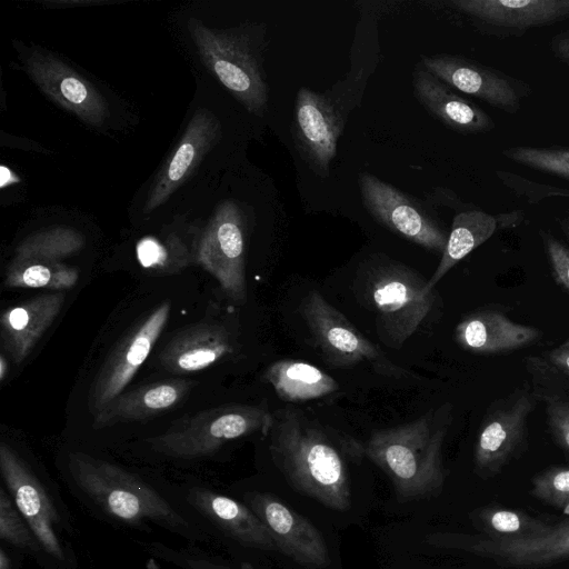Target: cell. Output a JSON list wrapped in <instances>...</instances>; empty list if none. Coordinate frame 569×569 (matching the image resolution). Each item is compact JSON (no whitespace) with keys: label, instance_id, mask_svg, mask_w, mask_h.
Instances as JSON below:
<instances>
[{"label":"cell","instance_id":"cell-13","mask_svg":"<svg viewBox=\"0 0 569 569\" xmlns=\"http://www.w3.org/2000/svg\"><path fill=\"white\" fill-rule=\"evenodd\" d=\"M0 470L8 493L42 551L58 563H67L61 519L51 497L21 457L4 441L0 445Z\"/></svg>","mask_w":569,"mask_h":569},{"label":"cell","instance_id":"cell-6","mask_svg":"<svg viewBox=\"0 0 569 569\" xmlns=\"http://www.w3.org/2000/svg\"><path fill=\"white\" fill-rule=\"evenodd\" d=\"M222 137L223 126L217 112L208 104L192 107L178 141L139 196V213L149 218L173 204L174 199L178 201V196H186L187 187H194L209 169L210 157Z\"/></svg>","mask_w":569,"mask_h":569},{"label":"cell","instance_id":"cell-12","mask_svg":"<svg viewBox=\"0 0 569 569\" xmlns=\"http://www.w3.org/2000/svg\"><path fill=\"white\" fill-rule=\"evenodd\" d=\"M430 543L462 550L505 568L538 569L569 560V517L528 539L495 541L480 535L439 533L430 538Z\"/></svg>","mask_w":569,"mask_h":569},{"label":"cell","instance_id":"cell-14","mask_svg":"<svg viewBox=\"0 0 569 569\" xmlns=\"http://www.w3.org/2000/svg\"><path fill=\"white\" fill-rule=\"evenodd\" d=\"M359 188L365 207L379 223L427 250L442 254L448 234L410 197L367 172L359 174Z\"/></svg>","mask_w":569,"mask_h":569},{"label":"cell","instance_id":"cell-5","mask_svg":"<svg viewBox=\"0 0 569 569\" xmlns=\"http://www.w3.org/2000/svg\"><path fill=\"white\" fill-rule=\"evenodd\" d=\"M359 280L360 298L375 315L380 341L391 349L401 348L435 306V291L426 290L428 280L388 259L371 263Z\"/></svg>","mask_w":569,"mask_h":569},{"label":"cell","instance_id":"cell-42","mask_svg":"<svg viewBox=\"0 0 569 569\" xmlns=\"http://www.w3.org/2000/svg\"><path fill=\"white\" fill-rule=\"evenodd\" d=\"M565 230H566L567 236L569 237V227H567Z\"/></svg>","mask_w":569,"mask_h":569},{"label":"cell","instance_id":"cell-16","mask_svg":"<svg viewBox=\"0 0 569 569\" xmlns=\"http://www.w3.org/2000/svg\"><path fill=\"white\" fill-rule=\"evenodd\" d=\"M246 501L268 528L277 550L311 569L330 565L325 538L310 520L270 493L248 492Z\"/></svg>","mask_w":569,"mask_h":569},{"label":"cell","instance_id":"cell-40","mask_svg":"<svg viewBox=\"0 0 569 569\" xmlns=\"http://www.w3.org/2000/svg\"><path fill=\"white\" fill-rule=\"evenodd\" d=\"M0 569H12V560L3 549L0 550Z\"/></svg>","mask_w":569,"mask_h":569},{"label":"cell","instance_id":"cell-18","mask_svg":"<svg viewBox=\"0 0 569 569\" xmlns=\"http://www.w3.org/2000/svg\"><path fill=\"white\" fill-rule=\"evenodd\" d=\"M421 66L442 82L466 94L509 112L519 108L512 83L501 73L471 60L455 56L423 57Z\"/></svg>","mask_w":569,"mask_h":569},{"label":"cell","instance_id":"cell-21","mask_svg":"<svg viewBox=\"0 0 569 569\" xmlns=\"http://www.w3.org/2000/svg\"><path fill=\"white\" fill-rule=\"evenodd\" d=\"M230 331L219 322H202L178 332L163 348L160 363L176 373L196 372L209 368L230 355L233 349Z\"/></svg>","mask_w":569,"mask_h":569},{"label":"cell","instance_id":"cell-9","mask_svg":"<svg viewBox=\"0 0 569 569\" xmlns=\"http://www.w3.org/2000/svg\"><path fill=\"white\" fill-rule=\"evenodd\" d=\"M244 252L243 211L234 200H222L199 234L194 258L218 281L224 295L238 305L247 300Z\"/></svg>","mask_w":569,"mask_h":569},{"label":"cell","instance_id":"cell-19","mask_svg":"<svg viewBox=\"0 0 569 569\" xmlns=\"http://www.w3.org/2000/svg\"><path fill=\"white\" fill-rule=\"evenodd\" d=\"M186 500L208 522L237 542L267 551L277 550L268 528L248 505L203 487L190 488Z\"/></svg>","mask_w":569,"mask_h":569},{"label":"cell","instance_id":"cell-26","mask_svg":"<svg viewBox=\"0 0 569 569\" xmlns=\"http://www.w3.org/2000/svg\"><path fill=\"white\" fill-rule=\"evenodd\" d=\"M528 372L535 398L545 405L552 437L569 453V377L536 357L528 359Z\"/></svg>","mask_w":569,"mask_h":569},{"label":"cell","instance_id":"cell-3","mask_svg":"<svg viewBox=\"0 0 569 569\" xmlns=\"http://www.w3.org/2000/svg\"><path fill=\"white\" fill-rule=\"evenodd\" d=\"M74 487L106 515L140 525L152 522L190 538L199 530L167 497L134 473L82 451L68 456Z\"/></svg>","mask_w":569,"mask_h":569},{"label":"cell","instance_id":"cell-39","mask_svg":"<svg viewBox=\"0 0 569 569\" xmlns=\"http://www.w3.org/2000/svg\"><path fill=\"white\" fill-rule=\"evenodd\" d=\"M555 53L569 64V30L558 33L552 40Z\"/></svg>","mask_w":569,"mask_h":569},{"label":"cell","instance_id":"cell-17","mask_svg":"<svg viewBox=\"0 0 569 569\" xmlns=\"http://www.w3.org/2000/svg\"><path fill=\"white\" fill-rule=\"evenodd\" d=\"M343 123L330 98L306 87L299 89L293 109V139L302 158L321 177L329 173Z\"/></svg>","mask_w":569,"mask_h":569},{"label":"cell","instance_id":"cell-41","mask_svg":"<svg viewBox=\"0 0 569 569\" xmlns=\"http://www.w3.org/2000/svg\"><path fill=\"white\" fill-rule=\"evenodd\" d=\"M9 372V362L3 353L0 356V381H3Z\"/></svg>","mask_w":569,"mask_h":569},{"label":"cell","instance_id":"cell-35","mask_svg":"<svg viewBox=\"0 0 569 569\" xmlns=\"http://www.w3.org/2000/svg\"><path fill=\"white\" fill-rule=\"evenodd\" d=\"M502 154L535 170L569 179V149L513 147Z\"/></svg>","mask_w":569,"mask_h":569},{"label":"cell","instance_id":"cell-32","mask_svg":"<svg viewBox=\"0 0 569 569\" xmlns=\"http://www.w3.org/2000/svg\"><path fill=\"white\" fill-rule=\"evenodd\" d=\"M140 266L158 273H176L189 266L191 256L182 240L173 234L164 238L147 236L136 246Z\"/></svg>","mask_w":569,"mask_h":569},{"label":"cell","instance_id":"cell-30","mask_svg":"<svg viewBox=\"0 0 569 569\" xmlns=\"http://www.w3.org/2000/svg\"><path fill=\"white\" fill-rule=\"evenodd\" d=\"M79 279V271L57 260L12 259L3 284L6 288L71 289Z\"/></svg>","mask_w":569,"mask_h":569},{"label":"cell","instance_id":"cell-25","mask_svg":"<svg viewBox=\"0 0 569 569\" xmlns=\"http://www.w3.org/2000/svg\"><path fill=\"white\" fill-rule=\"evenodd\" d=\"M461 12L490 26L527 29L569 16V0H455Z\"/></svg>","mask_w":569,"mask_h":569},{"label":"cell","instance_id":"cell-24","mask_svg":"<svg viewBox=\"0 0 569 569\" xmlns=\"http://www.w3.org/2000/svg\"><path fill=\"white\" fill-rule=\"evenodd\" d=\"M412 83L422 107L447 127L463 133H479L495 127L482 109L457 94L423 67L415 69Z\"/></svg>","mask_w":569,"mask_h":569},{"label":"cell","instance_id":"cell-7","mask_svg":"<svg viewBox=\"0 0 569 569\" xmlns=\"http://www.w3.org/2000/svg\"><path fill=\"white\" fill-rule=\"evenodd\" d=\"M271 423L272 413L264 405L221 406L184 417L147 442L163 456L196 459L256 432L267 436Z\"/></svg>","mask_w":569,"mask_h":569},{"label":"cell","instance_id":"cell-36","mask_svg":"<svg viewBox=\"0 0 569 569\" xmlns=\"http://www.w3.org/2000/svg\"><path fill=\"white\" fill-rule=\"evenodd\" d=\"M154 552L183 569H252L248 565L233 567L207 557L169 549L162 545H158Z\"/></svg>","mask_w":569,"mask_h":569},{"label":"cell","instance_id":"cell-15","mask_svg":"<svg viewBox=\"0 0 569 569\" xmlns=\"http://www.w3.org/2000/svg\"><path fill=\"white\" fill-rule=\"evenodd\" d=\"M171 303L163 301L134 326L117 345L96 376L89 393L94 415L118 397L142 367L170 316Z\"/></svg>","mask_w":569,"mask_h":569},{"label":"cell","instance_id":"cell-34","mask_svg":"<svg viewBox=\"0 0 569 569\" xmlns=\"http://www.w3.org/2000/svg\"><path fill=\"white\" fill-rule=\"evenodd\" d=\"M0 538L26 551H42L31 528L3 488L0 490Z\"/></svg>","mask_w":569,"mask_h":569},{"label":"cell","instance_id":"cell-22","mask_svg":"<svg viewBox=\"0 0 569 569\" xmlns=\"http://www.w3.org/2000/svg\"><path fill=\"white\" fill-rule=\"evenodd\" d=\"M62 291L36 296L3 311L0 337L4 351L21 363L62 310Z\"/></svg>","mask_w":569,"mask_h":569},{"label":"cell","instance_id":"cell-31","mask_svg":"<svg viewBox=\"0 0 569 569\" xmlns=\"http://www.w3.org/2000/svg\"><path fill=\"white\" fill-rule=\"evenodd\" d=\"M84 247L83 236L68 227H52L26 238L16 249L13 259L57 260L79 252Z\"/></svg>","mask_w":569,"mask_h":569},{"label":"cell","instance_id":"cell-37","mask_svg":"<svg viewBox=\"0 0 569 569\" xmlns=\"http://www.w3.org/2000/svg\"><path fill=\"white\" fill-rule=\"evenodd\" d=\"M543 242L556 281L569 291V248L547 233H543Z\"/></svg>","mask_w":569,"mask_h":569},{"label":"cell","instance_id":"cell-20","mask_svg":"<svg viewBox=\"0 0 569 569\" xmlns=\"http://www.w3.org/2000/svg\"><path fill=\"white\" fill-rule=\"evenodd\" d=\"M539 336L536 328L515 322L496 309L471 312L455 329L457 343L478 355L511 352L533 343Z\"/></svg>","mask_w":569,"mask_h":569},{"label":"cell","instance_id":"cell-28","mask_svg":"<svg viewBox=\"0 0 569 569\" xmlns=\"http://www.w3.org/2000/svg\"><path fill=\"white\" fill-rule=\"evenodd\" d=\"M498 219L480 210L462 211L455 216L445 251L433 274L428 280L426 290L432 291L435 286L460 260L486 242L497 230Z\"/></svg>","mask_w":569,"mask_h":569},{"label":"cell","instance_id":"cell-11","mask_svg":"<svg viewBox=\"0 0 569 569\" xmlns=\"http://www.w3.org/2000/svg\"><path fill=\"white\" fill-rule=\"evenodd\" d=\"M536 398L527 388L515 389L488 408L477 437L473 462L476 473L492 478L527 448L528 419Z\"/></svg>","mask_w":569,"mask_h":569},{"label":"cell","instance_id":"cell-1","mask_svg":"<svg viewBox=\"0 0 569 569\" xmlns=\"http://www.w3.org/2000/svg\"><path fill=\"white\" fill-rule=\"evenodd\" d=\"M267 437L273 463L296 491L329 509H349L351 491L345 460L318 423L303 411L284 407L272 413Z\"/></svg>","mask_w":569,"mask_h":569},{"label":"cell","instance_id":"cell-27","mask_svg":"<svg viewBox=\"0 0 569 569\" xmlns=\"http://www.w3.org/2000/svg\"><path fill=\"white\" fill-rule=\"evenodd\" d=\"M263 377L286 402L319 399L339 389L331 376L311 363L296 359L276 361Z\"/></svg>","mask_w":569,"mask_h":569},{"label":"cell","instance_id":"cell-29","mask_svg":"<svg viewBox=\"0 0 569 569\" xmlns=\"http://www.w3.org/2000/svg\"><path fill=\"white\" fill-rule=\"evenodd\" d=\"M469 518L480 536L495 541L533 538L546 531L550 525L522 510L500 505L477 508Z\"/></svg>","mask_w":569,"mask_h":569},{"label":"cell","instance_id":"cell-23","mask_svg":"<svg viewBox=\"0 0 569 569\" xmlns=\"http://www.w3.org/2000/svg\"><path fill=\"white\" fill-rule=\"evenodd\" d=\"M192 388L186 379H167L120 393L93 415L94 429L151 418L176 407Z\"/></svg>","mask_w":569,"mask_h":569},{"label":"cell","instance_id":"cell-2","mask_svg":"<svg viewBox=\"0 0 569 569\" xmlns=\"http://www.w3.org/2000/svg\"><path fill=\"white\" fill-rule=\"evenodd\" d=\"M451 420L452 407L445 403L409 423L375 431L361 447L388 476L400 500L426 499L442 490V449Z\"/></svg>","mask_w":569,"mask_h":569},{"label":"cell","instance_id":"cell-4","mask_svg":"<svg viewBox=\"0 0 569 569\" xmlns=\"http://www.w3.org/2000/svg\"><path fill=\"white\" fill-rule=\"evenodd\" d=\"M187 43L196 60L250 113L261 116L268 106V86L258 52L244 28L213 27L189 16Z\"/></svg>","mask_w":569,"mask_h":569},{"label":"cell","instance_id":"cell-38","mask_svg":"<svg viewBox=\"0 0 569 569\" xmlns=\"http://www.w3.org/2000/svg\"><path fill=\"white\" fill-rule=\"evenodd\" d=\"M546 361L569 377V338L547 353Z\"/></svg>","mask_w":569,"mask_h":569},{"label":"cell","instance_id":"cell-8","mask_svg":"<svg viewBox=\"0 0 569 569\" xmlns=\"http://www.w3.org/2000/svg\"><path fill=\"white\" fill-rule=\"evenodd\" d=\"M14 48L23 70L47 98L90 128H108L112 106L91 80L47 49L22 42H16Z\"/></svg>","mask_w":569,"mask_h":569},{"label":"cell","instance_id":"cell-33","mask_svg":"<svg viewBox=\"0 0 569 569\" xmlns=\"http://www.w3.org/2000/svg\"><path fill=\"white\" fill-rule=\"evenodd\" d=\"M530 495L569 516V467H550L530 481Z\"/></svg>","mask_w":569,"mask_h":569},{"label":"cell","instance_id":"cell-10","mask_svg":"<svg viewBox=\"0 0 569 569\" xmlns=\"http://www.w3.org/2000/svg\"><path fill=\"white\" fill-rule=\"evenodd\" d=\"M300 313L327 361L336 366L366 362L383 376L406 375L317 290L303 298Z\"/></svg>","mask_w":569,"mask_h":569}]
</instances>
